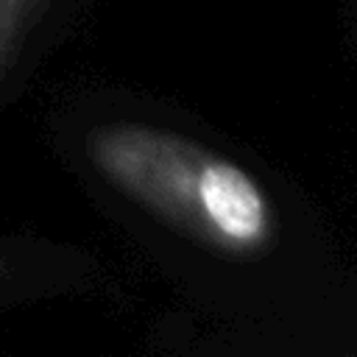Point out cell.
<instances>
[{
    "instance_id": "cell-1",
    "label": "cell",
    "mask_w": 357,
    "mask_h": 357,
    "mask_svg": "<svg viewBox=\"0 0 357 357\" xmlns=\"http://www.w3.org/2000/svg\"><path fill=\"white\" fill-rule=\"evenodd\" d=\"M86 156L120 192L223 251L251 254L273 237L262 184L237 162L198 151L170 131L139 123L98 126L86 137Z\"/></svg>"
},
{
    "instance_id": "cell-2",
    "label": "cell",
    "mask_w": 357,
    "mask_h": 357,
    "mask_svg": "<svg viewBox=\"0 0 357 357\" xmlns=\"http://www.w3.org/2000/svg\"><path fill=\"white\" fill-rule=\"evenodd\" d=\"M31 6L33 0H0V75L8 70V64L17 56Z\"/></svg>"
},
{
    "instance_id": "cell-3",
    "label": "cell",
    "mask_w": 357,
    "mask_h": 357,
    "mask_svg": "<svg viewBox=\"0 0 357 357\" xmlns=\"http://www.w3.org/2000/svg\"><path fill=\"white\" fill-rule=\"evenodd\" d=\"M6 276H8V262H6L3 257H0V282H3Z\"/></svg>"
}]
</instances>
